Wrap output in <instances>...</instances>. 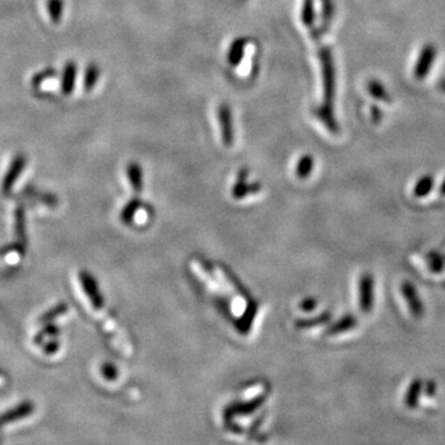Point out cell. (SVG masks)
Returning a JSON list of instances; mask_svg holds the SVG:
<instances>
[{"label": "cell", "mask_w": 445, "mask_h": 445, "mask_svg": "<svg viewBox=\"0 0 445 445\" xmlns=\"http://www.w3.org/2000/svg\"><path fill=\"white\" fill-rule=\"evenodd\" d=\"M46 9L53 24H60L65 11V0H48Z\"/></svg>", "instance_id": "obj_19"}, {"label": "cell", "mask_w": 445, "mask_h": 445, "mask_svg": "<svg viewBox=\"0 0 445 445\" xmlns=\"http://www.w3.org/2000/svg\"><path fill=\"white\" fill-rule=\"evenodd\" d=\"M264 401H265V397L257 398L252 402L244 403V404H240L237 407L229 408V409H227V414L232 416L234 413H244V414H247V413L254 412L256 408L259 407Z\"/></svg>", "instance_id": "obj_24"}, {"label": "cell", "mask_w": 445, "mask_h": 445, "mask_svg": "<svg viewBox=\"0 0 445 445\" xmlns=\"http://www.w3.org/2000/svg\"><path fill=\"white\" fill-rule=\"evenodd\" d=\"M100 67L95 62L88 63L85 67V76H83V87H85V92H90L95 88V85L100 81Z\"/></svg>", "instance_id": "obj_16"}, {"label": "cell", "mask_w": 445, "mask_h": 445, "mask_svg": "<svg viewBox=\"0 0 445 445\" xmlns=\"http://www.w3.org/2000/svg\"><path fill=\"white\" fill-rule=\"evenodd\" d=\"M329 321H331V312H324L319 317L299 321V322L296 323V326L299 328H313L316 327V326H321V324H326Z\"/></svg>", "instance_id": "obj_25"}, {"label": "cell", "mask_w": 445, "mask_h": 445, "mask_svg": "<svg viewBox=\"0 0 445 445\" xmlns=\"http://www.w3.org/2000/svg\"><path fill=\"white\" fill-rule=\"evenodd\" d=\"M102 374H103L105 379L113 381V380L117 379V376H118V370H117V368H115L113 364L105 363V364H103V366H102Z\"/></svg>", "instance_id": "obj_31"}, {"label": "cell", "mask_w": 445, "mask_h": 445, "mask_svg": "<svg viewBox=\"0 0 445 445\" xmlns=\"http://www.w3.org/2000/svg\"><path fill=\"white\" fill-rule=\"evenodd\" d=\"M401 292L403 294V299L407 302L408 308L416 318H421L424 313V307L423 302L419 299L417 289L411 281H403L401 284Z\"/></svg>", "instance_id": "obj_6"}, {"label": "cell", "mask_w": 445, "mask_h": 445, "mask_svg": "<svg viewBox=\"0 0 445 445\" xmlns=\"http://www.w3.org/2000/svg\"><path fill=\"white\" fill-rule=\"evenodd\" d=\"M58 349H60V343L57 341H50L46 345L43 346V351L48 355L55 354Z\"/></svg>", "instance_id": "obj_34"}, {"label": "cell", "mask_w": 445, "mask_h": 445, "mask_svg": "<svg viewBox=\"0 0 445 445\" xmlns=\"http://www.w3.org/2000/svg\"><path fill=\"white\" fill-rule=\"evenodd\" d=\"M218 120L220 124L222 142L225 146H232L234 142V127H232V114L227 104L219 105Z\"/></svg>", "instance_id": "obj_7"}, {"label": "cell", "mask_w": 445, "mask_h": 445, "mask_svg": "<svg viewBox=\"0 0 445 445\" xmlns=\"http://www.w3.org/2000/svg\"><path fill=\"white\" fill-rule=\"evenodd\" d=\"M249 171L242 168L237 173V183L232 187V195L237 199H242L245 195L260 192V183H247Z\"/></svg>", "instance_id": "obj_8"}, {"label": "cell", "mask_w": 445, "mask_h": 445, "mask_svg": "<svg viewBox=\"0 0 445 445\" xmlns=\"http://www.w3.org/2000/svg\"><path fill=\"white\" fill-rule=\"evenodd\" d=\"M127 173H128L129 181L133 186V190L135 193H140L142 190V170L141 166L136 162H130L127 167Z\"/></svg>", "instance_id": "obj_17"}, {"label": "cell", "mask_w": 445, "mask_h": 445, "mask_svg": "<svg viewBox=\"0 0 445 445\" xmlns=\"http://www.w3.org/2000/svg\"><path fill=\"white\" fill-rule=\"evenodd\" d=\"M434 186V178L431 175H423L421 178L416 182L413 188V195L417 198H423L431 193Z\"/></svg>", "instance_id": "obj_18"}, {"label": "cell", "mask_w": 445, "mask_h": 445, "mask_svg": "<svg viewBox=\"0 0 445 445\" xmlns=\"http://www.w3.org/2000/svg\"><path fill=\"white\" fill-rule=\"evenodd\" d=\"M438 56V48L433 43H426L423 45L421 53L418 55L417 62L413 67V77L417 81L426 80L427 76L431 72V66L436 62Z\"/></svg>", "instance_id": "obj_2"}, {"label": "cell", "mask_w": 445, "mask_h": 445, "mask_svg": "<svg viewBox=\"0 0 445 445\" xmlns=\"http://www.w3.org/2000/svg\"><path fill=\"white\" fill-rule=\"evenodd\" d=\"M366 87H368V92H369L370 95L375 100L384 102V103H387V104L392 102V97L390 95L389 90H386V87L379 80L371 78V80L368 81Z\"/></svg>", "instance_id": "obj_12"}, {"label": "cell", "mask_w": 445, "mask_h": 445, "mask_svg": "<svg viewBox=\"0 0 445 445\" xmlns=\"http://www.w3.org/2000/svg\"><path fill=\"white\" fill-rule=\"evenodd\" d=\"M318 43V57L322 70L323 80V103L313 108L314 117L323 123V125L328 129V132L332 134H339V124L334 113V100H336V70L334 56H333L332 48L329 46H324Z\"/></svg>", "instance_id": "obj_1"}, {"label": "cell", "mask_w": 445, "mask_h": 445, "mask_svg": "<svg viewBox=\"0 0 445 445\" xmlns=\"http://www.w3.org/2000/svg\"><path fill=\"white\" fill-rule=\"evenodd\" d=\"M359 304L364 313L371 312L374 306V276L370 272L363 274L359 281Z\"/></svg>", "instance_id": "obj_4"}, {"label": "cell", "mask_w": 445, "mask_h": 445, "mask_svg": "<svg viewBox=\"0 0 445 445\" xmlns=\"http://www.w3.org/2000/svg\"><path fill=\"white\" fill-rule=\"evenodd\" d=\"M356 326H358V319L353 314H348L328 328L327 334L328 336H336L339 333L348 332L353 328H355Z\"/></svg>", "instance_id": "obj_15"}, {"label": "cell", "mask_w": 445, "mask_h": 445, "mask_svg": "<svg viewBox=\"0 0 445 445\" xmlns=\"http://www.w3.org/2000/svg\"><path fill=\"white\" fill-rule=\"evenodd\" d=\"M26 162H28V157L25 156L24 154H18L13 157V160L10 162L9 168L5 172L4 178L1 182L3 195H9L11 192L20 175L24 172Z\"/></svg>", "instance_id": "obj_3"}, {"label": "cell", "mask_w": 445, "mask_h": 445, "mask_svg": "<svg viewBox=\"0 0 445 445\" xmlns=\"http://www.w3.org/2000/svg\"><path fill=\"white\" fill-rule=\"evenodd\" d=\"M139 207H140V200L138 198L133 199V200H130L127 205H125V208L123 209V212L120 214V217H122V220H123L125 224H129V222H132L133 220L134 215L135 213L138 212Z\"/></svg>", "instance_id": "obj_26"}, {"label": "cell", "mask_w": 445, "mask_h": 445, "mask_svg": "<svg viewBox=\"0 0 445 445\" xmlns=\"http://www.w3.org/2000/svg\"><path fill=\"white\" fill-rule=\"evenodd\" d=\"M313 167H314V160H313L312 155L306 154L297 162L296 175L299 176L301 180H306L312 173Z\"/></svg>", "instance_id": "obj_20"}, {"label": "cell", "mask_w": 445, "mask_h": 445, "mask_svg": "<svg viewBox=\"0 0 445 445\" xmlns=\"http://www.w3.org/2000/svg\"><path fill=\"white\" fill-rule=\"evenodd\" d=\"M301 19L304 26L307 28H313L314 20H316V13H314V0H304L302 5V13H301Z\"/></svg>", "instance_id": "obj_21"}, {"label": "cell", "mask_w": 445, "mask_h": 445, "mask_svg": "<svg viewBox=\"0 0 445 445\" xmlns=\"http://www.w3.org/2000/svg\"><path fill=\"white\" fill-rule=\"evenodd\" d=\"M439 192H441V195H445V178L441 182V188H439Z\"/></svg>", "instance_id": "obj_37"}, {"label": "cell", "mask_w": 445, "mask_h": 445, "mask_svg": "<svg viewBox=\"0 0 445 445\" xmlns=\"http://www.w3.org/2000/svg\"><path fill=\"white\" fill-rule=\"evenodd\" d=\"M429 266H431V271H434V272H441L443 269H444V260L441 259L439 255H429Z\"/></svg>", "instance_id": "obj_30"}, {"label": "cell", "mask_w": 445, "mask_h": 445, "mask_svg": "<svg viewBox=\"0 0 445 445\" xmlns=\"http://www.w3.org/2000/svg\"><path fill=\"white\" fill-rule=\"evenodd\" d=\"M321 1H322V21H321V26L318 28L322 35H326L334 19L336 5L333 0H321Z\"/></svg>", "instance_id": "obj_13"}, {"label": "cell", "mask_w": 445, "mask_h": 445, "mask_svg": "<svg viewBox=\"0 0 445 445\" xmlns=\"http://www.w3.org/2000/svg\"><path fill=\"white\" fill-rule=\"evenodd\" d=\"M33 409L35 407H33V402H23L19 406L11 408L10 411L0 416V427H4L5 424L14 423V422L28 417L33 412Z\"/></svg>", "instance_id": "obj_9"}, {"label": "cell", "mask_w": 445, "mask_h": 445, "mask_svg": "<svg viewBox=\"0 0 445 445\" xmlns=\"http://www.w3.org/2000/svg\"><path fill=\"white\" fill-rule=\"evenodd\" d=\"M426 393L429 396V397H433L434 395L436 393V384L434 381H427L426 384Z\"/></svg>", "instance_id": "obj_35"}, {"label": "cell", "mask_w": 445, "mask_h": 445, "mask_svg": "<svg viewBox=\"0 0 445 445\" xmlns=\"http://www.w3.org/2000/svg\"><path fill=\"white\" fill-rule=\"evenodd\" d=\"M67 311H68V307H67L66 304L62 302V304H56L55 307L48 309V312L43 313L41 318H40V323H43V324L51 323L53 321H55L56 318L61 317L63 314H66Z\"/></svg>", "instance_id": "obj_23"}, {"label": "cell", "mask_w": 445, "mask_h": 445, "mask_svg": "<svg viewBox=\"0 0 445 445\" xmlns=\"http://www.w3.org/2000/svg\"><path fill=\"white\" fill-rule=\"evenodd\" d=\"M57 71L55 67H46L41 71L36 72L33 77H31V85L33 88H38L40 85L48 81V80H53V77H56Z\"/></svg>", "instance_id": "obj_22"}, {"label": "cell", "mask_w": 445, "mask_h": 445, "mask_svg": "<svg viewBox=\"0 0 445 445\" xmlns=\"http://www.w3.org/2000/svg\"><path fill=\"white\" fill-rule=\"evenodd\" d=\"M370 117L374 124H380L382 122V112L377 105H371L370 108Z\"/></svg>", "instance_id": "obj_33"}, {"label": "cell", "mask_w": 445, "mask_h": 445, "mask_svg": "<svg viewBox=\"0 0 445 445\" xmlns=\"http://www.w3.org/2000/svg\"><path fill=\"white\" fill-rule=\"evenodd\" d=\"M422 389H423V382H422L421 379L412 380V382L408 386L407 392L404 396V404L409 409L417 407L419 397H421Z\"/></svg>", "instance_id": "obj_14"}, {"label": "cell", "mask_w": 445, "mask_h": 445, "mask_svg": "<svg viewBox=\"0 0 445 445\" xmlns=\"http://www.w3.org/2000/svg\"><path fill=\"white\" fill-rule=\"evenodd\" d=\"M255 313L256 304H251L249 311H247V313L242 316V319H240V323H239V328H240V331H242V332H249L251 322H252V319H254Z\"/></svg>", "instance_id": "obj_28"}, {"label": "cell", "mask_w": 445, "mask_h": 445, "mask_svg": "<svg viewBox=\"0 0 445 445\" xmlns=\"http://www.w3.org/2000/svg\"><path fill=\"white\" fill-rule=\"evenodd\" d=\"M247 43H249V40L247 38H237L232 41L227 53V62L232 66L235 67L240 65Z\"/></svg>", "instance_id": "obj_11"}, {"label": "cell", "mask_w": 445, "mask_h": 445, "mask_svg": "<svg viewBox=\"0 0 445 445\" xmlns=\"http://www.w3.org/2000/svg\"><path fill=\"white\" fill-rule=\"evenodd\" d=\"M77 63L75 61L67 62L61 73V92L63 95H72L75 90L77 77Z\"/></svg>", "instance_id": "obj_10"}, {"label": "cell", "mask_w": 445, "mask_h": 445, "mask_svg": "<svg viewBox=\"0 0 445 445\" xmlns=\"http://www.w3.org/2000/svg\"><path fill=\"white\" fill-rule=\"evenodd\" d=\"M15 227H16V234H18V237H20V240L25 242V219L23 209L19 208L16 210V224H15Z\"/></svg>", "instance_id": "obj_29"}, {"label": "cell", "mask_w": 445, "mask_h": 445, "mask_svg": "<svg viewBox=\"0 0 445 445\" xmlns=\"http://www.w3.org/2000/svg\"><path fill=\"white\" fill-rule=\"evenodd\" d=\"M438 90H441V93H445V77L438 82Z\"/></svg>", "instance_id": "obj_36"}, {"label": "cell", "mask_w": 445, "mask_h": 445, "mask_svg": "<svg viewBox=\"0 0 445 445\" xmlns=\"http://www.w3.org/2000/svg\"><path fill=\"white\" fill-rule=\"evenodd\" d=\"M80 279H81L82 287L85 289V294L90 299V304H92L93 308L97 309V311L102 309L104 302H103V297H102L100 287H98L95 277L90 275V272L82 271L81 274H80Z\"/></svg>", "instance_id": "obj_5"}, {"label": "cell", "mask_w": 445, "mask_h": 445, "mask_svg": "<svg viewBox=\"0 0 445 445\" xmlns=\"http://www.w3.org/2000/svg\"><path fill=\"white\" fill-rule=\"evenodd\" d=\"M58 333H60V331H58V328H57L56 326H53L51 323H48L46 327H43V329H41V331L36 334L35 341H35V344H38H38L43 343V339H45L46 336H56Z\"/></svg>", "instance_id": "obj_27"}, {"label": "cell", "mask_w": 445, "mask_h": 445, "mask_svg": "<svg viewBox=\"0 0 445 445\" xmlns=\"http://www.w3.org/2000/svg\"><path fill=\"white\" fill-rule=\"evenodd\" d=\"M318 306V301L313 297H308V299H304L299 307L301 309H304V312H312L313 309H316Z\"/></svg>", "instance_id": "obj_32"}]
</instances>
